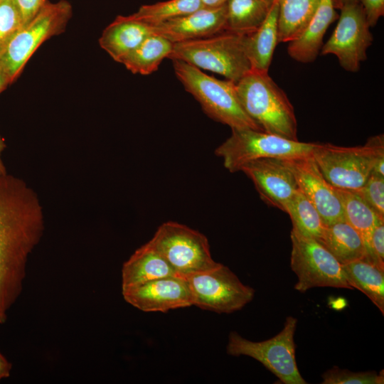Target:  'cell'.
<instances>
[{
	"label": "cell",
	"instance_id": "6da1fadb",
	"mask_svg": "<svg viewBox=\"0 0 384 384\" xmlns=\"http://www.w3.org/2000/svg\"><path fill=\"white\" fill-rule=\"evenodd\" d=\"M44 229L35 191L19 178L0 175V324L22 292L28 257Z\"/></svg>",
	"mask_w": 384,
	"mask_h": 384
},
{
	"label": "cell",
	"instance_id": "7a4b0ae2",
	"mask_svg": "<svg viewBox=\"0 0 384 384\" xmlns=\"http://www.w3.org/2000/svg\"><path fill=\"white\" fill-rule=\"evenodd\" d=\"M235 88L243 110L262 132L299 140L294 107L267 71L251 69Z\"/></svg>",
	"mask_w": 384,
	"mask_h": 384
},
{
	"label": "cell",
	"instance_id": "3957f363",
	"mask_svg": "<svg viewBox=\"0 0 384 384\" xmlns=\"http://www.w3.org/2000/svg\"><path fill=\"white\" fill-rule=\"evenodd\" d=\"M172 61L176 78L210 117L231 129L262 131L243 110L234 82L210 76L182 60Z\"/></svg>",
	"mask_w": 384,
	"mask_h": 384
},
{
	"label": "cell",
	"instance_id": "277c9868",
	"mask_svg": "<svg viewBox=\"0 0 384 384\" xmlns=\"http://www.w3.org/2000/svg\"><path fill=\"white\" fill-rule=\"evenodd\" d=\"M168 58L218 73L235 84L251 70L245 49V35L228 31L174 43Z\"/></svg>",
	"mask_w": 384,
	"mask_h": 384
},
{
	"label": "cell",
	"instance_id": "5b68a950",
	"mask_svg": "<svg viewBox=\"0 0 384 384\" xmlns=\"http://www.w3.org/2000/svg\"><path fill=\"white\" fill-rule=\"evenodd\" d=\"M72 15L69 1L46 0L38 13L12 37L0 53V65L10 84L18 78L41 44L65 31Z\"/></svg>",
	"mask_w": 384,
	"mask_h": 384
},
{
	"label": "cell",
	"instance_id": "8992f818",
	"mask_svg": "<svg viewBox=\"0 0 384 384\" xmlns=\"http://www.w3.org/2000/svg\"><path fill=\"white\" fill-rule=\"evenodd\" d=\"M311 156L333 186L357 191L367 181L376 160L384 156V136L371 137L364 145L351 147L316 143Z\"/></svg>",
	"mask_w": 384,
	"mask_h": 384
},
{
	"label": "cell",
	"instance_id": "52a82bcc",
	"mask_svg": "<svg viewBox=\"0 0 384 384\" xmlns=\"http://www.w3.org/2000/svg\"><path fill=\"white\" fill-rule=\"evenodd\" d=\"M230 136L215 150L230 172L264 158L294 159L311 155L316 143L302 142L252 129H231Z\"/></svg>",
	"mask_w": 384,
	"mask_h": 384
},
{
	"label": "cell",
	"instance_id": "ba28073f",
	"mask_svg": "<svg viewBox=\"0 0 384 384\" xmlns=\"http://www.w3.org/2000/svg\"><path fill=\"white\" fill-rule=\"evenodd\" d=\"M297 319L287 316L282 331L270 339L252 341L231 331L226 347L227 353L247 356L261 363L284 384H306L296 361L294 334Z\"/></svg>",
	"mask_w": 384,
	"mask_h": 384
},
{
	"label": "cell",
	"instance_id": "9c48e42d",
	"mask_svg": "<svg viewBox=\"0 0 384 384\" xmlns=\"http://www.w3.org/2000/svg\"><path fill=\"white\" fill-rule=\"evenodd\" d=\"M182 277L217 267L211 257L207 238L183 224L167 221L149 241Z\"/></svg>",
	"mask_w": 384,
	"mask_h": 384
},
{
	"label": "cell",
	"instance_id": "30bf717a",
	"mask_svg": "<svg viewBox=\"0 0 384 384\" xmlns=\"http://www.w3.org/2000/svg\"><path fill=\"white\" fill-rule=\"evenodd\" d=\"M290 266L298 278L294 289L302 293L318 287L353 289L342 265L317 240L293 229L290 233Z\"/></svg>",
	"mask_w": 384,
	"mask_h": 384
},
{
	"label": "cell",
	"instance_id": "8fae6325",
	"mask_svg": "<svg viewBox=\"0 0 384 384\" xmlns=\"http://www.w3.org/2000/svg\"><path fill=\"white\" fill-rule=\"evenodd\" d=\"M185 279L193 305L218 314H230L242 309L254 298L255 289L244 284L229 267H217L189 275Z\"/></svg>",
	"mask_w": 384,
	"mask_h": 384
},
{
	"label": "cell",
	"instance_id": "7c38bea8",
	"mask_svg": "<svg viewBox=\"0 0 384 384\" xmlns=\"http://www.w3.org/2000/svg\"><path fill=\"white\" fill-rule=\"evenodd\" d=\"M338 23L333 33L321 49V54L336 56L346 71L356 73L367 58V50L372 44L365 13L358 1L341 7Z\"/></svg>",
	"mask_w": 384,
	"mask_h": 384
},
{
	"label": "cell",
	"instance_id": "4fadbf2b",
	"mask_svg": "<svg viewBox=\"0 0 384 384\" xmlns=\"http://www.w3.org/2000/svg\"><path fill=\"white\" fill-rule=\"evenodd\" d=\"M283 159L298 188L315 206L326 225L345 220L338 188L326 181L311 155Z\"/></svg>",
	"mask_w": 384,
	"mask_h": 384
},
{
	"label": "cell",
	"instance_id": "5bb4252c",
	"mask_svg": "<svg viewBox=\"0 0 384 384\" xmlns=\"http://www.w3.org/2000/svg\"><path fill=\"white\" fill-rule=\"evenodd\" d=\"M124 300L146 312H166L193 305L186 279L169 276L122 290Z\"/></svg>",
	"mask_w": 384,
	"mask_h": 384
},
{
	"label": "cell",
	"instance_id": "9a60e30c",
	"mask_svg": "<svg viewBox=\"0 0 384 384\" xmlns=\"http://www.w3.org/2000/svg\"><path fill=\"white\" fill-rule=\"evenodd\" d=\"M240 171L252 180L264 202L284 212L299 188L292 171L283 159L254 160L244 164Z\"/></svg>",
	"mask_w": 384,
	"mask_h": 384
},
{
	"label": "cell",
	"instance_id": "2e32d148",
	"mask_svg": "<svg viewBox=\"0 0 384 384\" xmlns=\"http://www.w3.org/2000/svg\"><path fill=\"white\" fill-rule=\"evenodd\" d=\"M226 4L215 8L202 7L187 15L150 26L151 33L172 43L206 38L225 30Z\"/></svg>",
	"mask_w": 384,
	"mask_h": 384
},
{
	"label": "cell",
	"instance_id": "e0dca14e",
	"mask_svg": "<svg viewBox=\"0 0 384 384\" xmlns=\"http://www.w3.org/2000/svg\"><path fill=\"white\" fill-rule=\"evenodd\" d=\"M151 26L128 16H118L102 31L100 47L116 62L122 63L147 36Z\"/></svg>",
	"mask_w": 384,
	"mask_h": 384
},
{
	"label": "cell",
	"instance_id": "ac0fdd59",
	"mask_svg": "<svg viewBox=\"0 0 384 384\" xmlns=\"http://www.w3.org/2000/svg\"><path fill=\"white\" fill-rule=\"evenodd\" d=\"M332 0H321L311 21L296 39L289 43L287 52L294 60L307 63L316 60L330 24L337 18Z\"/></svg>",
	"mask_w": 384,
	"mask_h": 384
},
{
	"label": "cell",
	"instance_id": "d6986e66",
	"mask_svg": "<svg viewBox=\"0 0 384 384\" xmlns=\"http://www.w3.org/2000/svg\"><path fill=\"white\" fill-rule=\"evenodd\" d=\"M169 276L178 275L148 242L138 248L123 264L122 290Z\"/></svg>",
	"mask_w": 384,
	"mask_h": 384
},
{
	"label": "cell",
	"instance_id": "ffe728a7",
	"mask_svg": "<svg viewBox=\"0 0 384 384\" xmlns=\"http://www.w3.org/2000/svg\"><path fill=\"white\" fill-rule=\"evenodd\" d=\"M278 41L277 3L264 22L253 32L245 35V49L251 69L267 71Z\"/></svg>",
	"mask_w": 384,
	"mask_h": 384
},
{
	"label": "cell",
	"instance_id": "44dd1931",
	"mask_svg": "<svg viewBox=\"0 0 384 384\" xmlns=\"http://www.w3.org/2000/svg\"><path fill=\"white\" fill-rule=\"evenodd\" d=\"M318 241L341 265L367 258V250L362 238L346 220L326 225Z\"/></svg>",
	"mask_w": 384,
	"mask_h": 384
},
{
	"label": "cell",
	"instance_id": "7402d4cb",
	"mask_svg": "<svg viewBox=\"0 0 384 384\" xmlns=\"http://www.w3.org/2000/svg\"><path fill=\"white\" fill-rule=\"evenodd\" d=\"M321 0H277L279 43L297 38L314 17Z\"/></svg>",
	"mask_w": 384,
	"mask_h": 384
},
{
	"label": "cell",
	"instance_id": "603a6c76",
	"mask_svg": "<svg viewBox=\"0 0 384 384\" xmlns=\"http://www.w3.org/2000/svg\"><path fill=\"white\" fill-rule=\"evenodd\" d=\"M274 0H228L225 30L242 35L255 31L265 20Z\"/></svg>",
	"mask_w": 384,
	"mask_h": 384
},
{
	"label": "cell",
	"instance_id": "cb8c5ba5",
	"mask_svg": "<svg viewBox=\"0 0 384 384\" xmlns=\"http://www.w3.org/2000/svg\"><path fill=\"white\" fill-rule=\"evenodd\" d=\"M342 270L348 284L364 293L384 314V270L366 259L343 265Z\"/></svg>",
	"mask_w": 384,
	"mask_h": 384
},
{
	"label": "cell",
	"instance_id": "d4e9b609",
	"mask_svg": "<svg viewBox=\"0 0 384 384\" xmlns=\"http://www.w3.org/2000/svg\"><path fill=\"white\" fill-rule=\"evenodd\" d=\"M173 44L162 36L151 34L124 59L122 64L134 74H151L158 70L164 58H168Z\"/></svg>",
	"mask_w": 384,
	"mask_h": 384
},
{
	"label": "cell",
	"instance_id": "484cf974",
	"mask_svg": "<svg viewBox=\"0 0 384 384\" xmlns=\"http://www.w3.org/2000/svg\"><path fill=\"white\" fill-rule=\"evenodd\" d=\"M345 220L362 238L369 256L370 243L374 228L381 218L375 210L355 191L338 189Z\"/></svg>",
	"mask_w": 384,
	"mask_h": 384
},
{
	"label": "cell",
	"instance_id": "4316f807",
	"mask_svg": "<svg viewBox=\"0 0 384 384\" xmlns=\"http://www.w3.org/2000/svg\"><path fill=\"white\" fill-rule=\"evenodd\" d=\"M293 229L300 234L319 240L326 227L319 213L299 188L286 206Z\"/></svg>",
	"mask_w": 384,
	"mask_h": 384
},
{
	"label": "cell",
	"instance_id": "83f0119b",
	"mask_svg": "<svg viewBox=\"0 0 384 384\" xmlns=\"http://www.w3.org/2000/svg\"><path fill=\"white\" fill-rule=\"evenodd\" d=\"M202 7L201 0H168L143 5L130 16L149 26H155L187 15Z\"/></svg>",
	"mask_w": 384,
	"mask_h": 384
},
{
	"label": "cell",
	"instance_id": "f1b7e54d",
	"mask_svg": "<svg viewBox=\"0 0 384 384\" xmlns=\"http://www.w3.org/2000/svg\"><path fill=\"white\" fill-rule=\"evenodd\" d=\"M322 384H383V370L379 373L375 370L353 372L334 366L322 375Z\"/></svg>",
	"mask_w": 384,
	"mask_h": 384
},
{
	"label": "cell",
	"instance_id": "f546056e",
	"mask_svg": "<svg viewBox=\"0 0 384 384\" xmlns=\"http://www.w3.org/2000/svg\"><path fill=\"white\" fill-rule=\"evenodd\" d=\"M23 25L14 0H0V53Z\"/></svg>",
	"mask_w": 384,
	"mask_h": 384
},
{
	"label": "cell",
	"instance_id": "4dcf8cb0",
	"mask_svg": "<svg viewBox=\"0 0 384 384\" xmlns=\"http://www.w3.org/2000/svg\"><path fill=\"white\" fill-rule=\"evenodd\" d=\"M353 191L384 219V176L371 172L363 186Z\"/></svg>",
	"mask_w": 384,
	"mask_h": 384
},
{
	"label": "cell",
	"instance_id": "1f68e13d",
	"mask_svg": "<svg viewBox=\"0 0 384 384\" xmlns=\"http://www.w3.org/2000/svg\"><path fill=\"white\" fill-rule=\"evenodd\" d=\"M367 260L384 270V220H380L374 228Z\"/></svg>",
	"mask_w": 384,
	"mask_h": 384
},
{
	"label": "cell",
	"instance_id": "d6a6232c",
	"mask_svg": "<svg viewBox=\"0 0 384 384\" xmlns=\"http://www.w3.org/2000/svg\"><path fill=\"white\" fill-rule=\"evenodd\" d=\"M365 13L370 27L377 24L384 14V0H358Z\"/></svg>",
	"mask_w": 384,
	"mask_h": 384
},
{
	"label": "cell",
	"instance_id": "836d02e7",
	"mask_svg": "<svg viewBox=\"0 0 384 384\" xmlns=\"http://www.w3.org/2000/svg\"><path fill=\"white\" fill-rule=\"evenodd\" d=\"M23 19V24L28 22L41 9L46 0H14Z\"/></svg>",
	"mask_w": 384,
	"mask_h": 384
},
{
	"label": "cell",
	"instance_id": "e575fe53",
	"mask_svg": "<svg viewBox=\"0 0 384 384\" xmlns=\"http://www.w3.org/2000/svg\"><path fill=\"white\" fill-rule=\"evenodd\" d=\"M11 370V363L0 353V381L9 377Z\"/></svg>",
	"mask_w": 384,
	"mask_h": 384
},
{
	"label": "cell",
	"instance_id": "d590c367",
	"mask_svg": "<svg viewBox=\"0 0 384 384\" xmlns=\"http://www.w3.org/2000/svg\"><path fill=\"white\" fill-rule=\"evenodd\" d=\"M228 0H201L203 7L215 8L223 6L227 3Z\"/></svg>",
	"mask_w": 384,
	"mask_h": 384
},
{
	"label": "cell",
	"instance_id": "8d00e7d4",
	"mask_svg": "<svg viewBox=\"0 0 384 384\" xmlns=\"http://www.w3.org/2000/svg\"><path fill=\"white\" fill-rule=\"evenodd\" d=\"M10 84L9 80L0 65V93Z\"/></svg>",
	"mask_w": 384,
	"mask_h": 384
},
{
	"label": "cell",
	"instance_id": "74e56055",
	"mask_svg": "<svg viewBox=\"0 0 384 384\" xmlns=\"http://www.w3.org/2000/svg\"><path fill=\"white\" fill-rule=\"evenodd\" d=\"M6 148V144L4 139L0 136V175L7 174L4 164L1 159V154Z\"/></svg>",
	"mask_w": 384,
	"mask_h": 384
},
{
	"label": "cell",
	"instance_id": "f35d334b",
	"mask_svg": "<svg viewBox=\"0 0 384 384\" xmlns=\"http://www.w3.org/2000/svg\"><path fill=\"white\" fill-rule=\"evenodd\" d=\"M335 9H341L344 5L358 1V0H332Z\"/></svg>",
	"mask_w": 384,
	"mask_h": 384
}]
</instances>
